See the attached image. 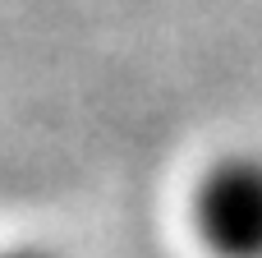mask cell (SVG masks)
I'll use <instances>...</instances> for the list:
<instances>
[{"label":"cell","mask_w":262,"mask_h":258,"mask_svg":"<svg viewBox=\"0 0 262 258\" xmlns=\"http://www.w3.org/2000/svg\"><path fill=\"white\" fill-rule=\"evenodd\" d=\"M193 226L216 258H262V152H235L203 175Z\"/></svg>","instance_id":"cell-1"},{"label":"cell","mask_w":262,"mask_h":258,"mask_svg":"<svg viewBox=\"0 0 262 258\" xmlns=\"http://www.w3.org/2000/svg\"><path fill=\"white\" fill-rule=\"evenodd\" d=\"M0 258H60L55 249H41V245H5Z\"/></svg>","instance_id":"cell-2"}]
</instances>
